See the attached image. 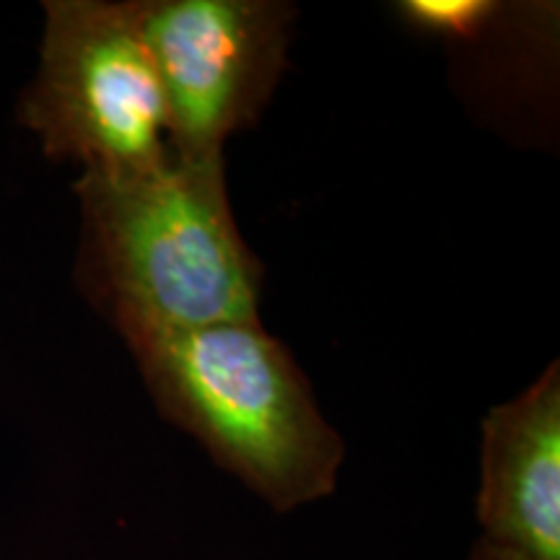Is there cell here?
<instances>
[{
  "label": "cell",
  "mask_w": 560,
  "mask_h": 560,
  "mask_svg": "<svg viewBox=\"0 0 560 560\" xmlns=\"http://www.w3.org/2000/svg\"><path fill=\"white\" fill-rule=\"evenodd\" d=\"M16 122L81 174L143 172L170 156L164 91L130 0H47Z\"/></svg>",
  "instance_id": "cell-3"
},
{
  "label": "cell",
  "mask_w": 560,
  "mask_h": 560,
  "mask_svg": "<svg viewBox=\"0 0 560 560\" xmlns=\"http://www.w3.org/2000/svg\"><path fill=\"white\" fill-rule=\"evenodd\" d=\"M465 560H529V558H524L514 550L499 548V545H490L486 540H478L472 545V550L467 552Z\"/></svg>",
  "instance_id": "cell-7"
},
{
  "label": "cell",
  "mask_w": 560,
  "mask_h": 560,
  "mask_svg": "<svg viewBox=\"0 0 560 560\" xmlns=\"http://www.w3.org/2000/svg\"><path fill=\"white\" fill-rule=\"evenodd\" d=\"M164 91L170 149L223 159L285 70L296 5L280 0H130Z\"/></svg>",
  "instance_id": "cell-4"
},
{
  "label": "cell",
  "mask_w": 560,
  "mask_h": 560,
  "mask_svg": "<svg viewBox=\"0 0 560 560\" xmlns=\"http://www.w3.org/2000/svg\"><path fill=\"white\" fill-rule=\"evenodd\" d=\"M75 283L122 340L260 319L262 268L229 206L223 159L170 153L128 174H79Z\"/></svg>",
  "instance_id": "cell-1"
},
{
  "label": "cell",
  "mask_w": 560,
  "mask_h": 560,
  "mask_svg": "<svg viewBox=\"0 0 560 560\" xmlns=\"http://www.w3.org/2000/svg\"><path fill=\"white\" fill-rule=\"evenodd\" d=\"M125 346L161 416L276 514L338 490L346 441L260 319L136 335Z\"/></svg>",
  "instance_id": "cell-2"
},
{
  "label": "cell",
  "mask_w": 560,
  "mask_h": 560,
  "mask_svg": "<svg viewBox=\"0 0 560 560\" xmlns=\"http://www.w3.org/2000/svg\"><path fill=\"white\" fill-rule=\"evenodd\" d=\"M475 514L480 540L560 560V366L482 420Z\"/></svg>",
  "instance_id": "cell-5"
},
{
  "label": "cell",
  "mask_w": 560,
  "mask_h": 560,
  "mask_svg": "<svg viewBox=\"0 0 560 560\" xmlns=\"http://www.w3.org/2000/svg\"><path fill=\"white\" fill-rule=\"evenodd\" d=\"M397 16L423 37L472 42L490 32L501 5L493 0H402Z\"/></svg>",
  "instance_id": "cell-6"
}]
</instances>
